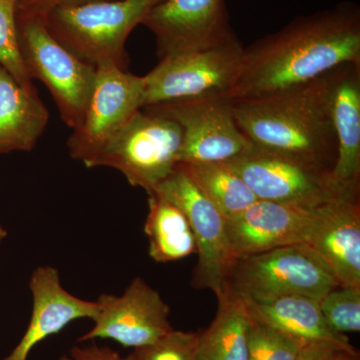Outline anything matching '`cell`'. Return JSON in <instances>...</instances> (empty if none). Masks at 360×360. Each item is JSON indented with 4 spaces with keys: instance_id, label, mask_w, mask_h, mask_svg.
<instances>
[{
    "instance_id": "obj_3",
    "label": "cell",
    "mask_w": 360,
    "mask_h": 360,
    "mask_svg": "<svg viewBox=\"0 0 360 360\" xmlns=\"http://www.w3.org/2000/svg\"><path fill=\"white\" fill-rule=\"evenodd\" d=\"M160 0H89L53 9L49 32L78 58L96 66L129 68L125 42Z\"/></svg>"
},
{
    "instance_id": "obj_28",
    "label": "cell",
    "mask_w": 360,
    "mask_h": 360,
    "mask_svg": "<svg viewBox=\"0 0 360 360\" xmlns=\"http://www.w3.org/2000/svg\"><path fill=\"white\" fill-rule=\"evenodd\" d=\"M89 0H18L16 14L18 16L45 18L47 14L59 6Z\"/></svg>"
},
{
    "instance_id": "obj_30",
    "label": "cell",
    "mask_w": 360,
    "mask_h": 360,
    "mask_svg": "<svg viewBox=\"0 0 360 360\" xmlns=\"http://www.w3.org/2000/svg\"><path fill=\"white\" fill-rule=\"evenodd\" d=\"M7 236V231L6 229H4V226H2L1 224H0V243H2V241L6 239Z\"/></svg>"
},
{
    "instance_id": "obj_15",
    "label": "cell",
    "mask_w": 360,
    "mask_h": 360,
    "mask_svg": "<svg viewBox=\"0 0 360 360\" xmlns=\"http://www.w3.org/2000/svg\"><path fill=\"white\" fill-rule=\"evenodd\" d=\"M305 245L328 264L340 285L360 288L359 198H338L316 206Z\"/></svg>"
},
{
    "instance_id": "obj_10",
    "label": "cell",
    "mask_w": 360,
    "mask_h": 360,
    "mask_svg": "<svg viewBox=\"0 0 360 360\" xmlns=\"http://www.w3.org/2000/svg\"><path fill=\"white\" fill-rule=\"evenodd\" d=\"M143 77L115 65L96 68V84L84 118L68 141L70 155L84 167L143 108Z\"/></svg>"
},
{
    "instance_id": "obj_12",
    "label": "cell",
    "mask_w": 360,
    "mask_h": 360,
    "mask_svg": "<svg viewBox=\"0 0 360 360\" xmlns=\"http://www.w3.org/2000/svg\"><path fill=\"white\" fill-rule=\"evenodd\" d=\"M96 302L94 328L78 341L111 340L136 349L153 345L174 329L167 302L141 277L132 279L122 295L104 293Z\"/></svg>"
},
{
    "instance_id": "obj_31",
    "label": "cell",
    "mask_w": 360,
    "mask_h": 360,
    "mask_svg": "<svg viewBox=\"0 0 360 360\" xmlns=\"http://www.w3.org/2000/svg\"><path fill=\"white\" fill-rule=\"evenodd\" d=\"M15 1H18V0H15Z\"/></svg>"
},
{
    "instance_id": "obj_22",
    "label": "cell",
    "mask_w": 360,
    "mask_h": 360,
    "mask_svg": "<svg viewBox=\"0 0 360 360\" xmlns=\"http://www.w3.org/2000/svg\"><path fill=\"white\" fill-rule=\"evenodd\" d=\"M207 200L231 219L258 200L238 174L224 163H179Z\"/></svg>"
},
{
    "instance_id": "obj_23",
    "label": "cell",
    "mask_w": 360,
    "mask_h": 360,
    "mask_svg": "<svg viewBox=\"0 0 360 360\" xmlns=\"http://www.w3.org/2000/svg\"><path fill=\"white\" fill-rule=\"evenodd\" d=\"M321 314L336 333L360 330V288L342 286L328 291L319 300Z\"/></svg>"
},
{
    "instance_id": "obj_24",
    "label": "cell",
    "mask_w": 360,
    "mask_h": 360,
    "mask_svg": "<svg viewBox=\"0 0 360 360\" xmlns=\"http://www.w3.org/2000/svg\"><path fill=\"white\" fill-rule=\"evenodd\" d=\"M303 345L300 340L251 319L248 331L250 360H298Z\"/></svg>"
},
{
    "instance_id": "obj_13",
    "label": "cell",
    "mask_w": 360,
    "mask_h": 360,
    "mask_svg": "<svg viewBox=\"0 0 360 360\" xmlns=\"http://www.w3.org/2000/svg\"><path fill=\"white\" fill-rule=\"evenodd\" d=\"M142 25L155 34L160 59L210 49L236 37L224 0H160Z\"/></svg>"
},
{
    "instance_id": "obj_26",
    "label": "cell",
    "mask_w": 360,
    "mask_h": 360,
    "mask_svg": "<svg viewBox=\"0 0 360 360\" xmlns=\"http://www.w3.org/2000/svg\"><path fill=\"white\" fill-rule=\"evenodd\" d=\"M198 333L174 330L148 347L136 348L134 360H198Z\"/></svg>"
},
{
    "instance_id": "obj_21",
    "label": "cell",
    "mask_w": 360,
    "mask_h": 360,
    "mask_svg": "<svg viewBox=\"0 0 360 360\" xmlns=\"http://www.w3.org/2000/svg\"><path fill=\"white\" fill-rule=\"evenodd\" d=\"M148 195L144 232L148 255L158 264H168L196 253V243L188 219L176 205L155 193Z\"/></svg>"
},
{
    "instance_id": "obj_29",
    "label": "cell",
    "mask_w": 360,
    "mask_h": 360,
    "mask_svg": "<svg viewBox=\"0 0 360 360\" xmlns=\"http://www.w3.org/2000/svg\"><path fill=\"white\" fill-rule=\"evenodd\" d=\"M58 360H134L132 357H122L115 350L110 347H98L97 345L89 347H73L68 354L63 355Z\"/></svg>"
},
{
    "instance_id": "obj_16",
    "label": "cell",
    "mask_w": 360,
    "mask_h": 360,
    "mask_svg": "<svg viewBox=\"0 0 360 360\" xmlns=\"http://www.w3.org/2000/svg\"><path fill=\"white\" fill-rule=\"evenodd\" d=\"M336 160L330 179L342 198H359L360 182V65L345 63L329 72Z\"/></svg>"
},
{
    "instance_id": "obj_19",
    "label": "cell",
    "mask_w": 360,
    "mask_h": 360,
    "mask_svg": "<svg viewBox=\"0 0 360 360\" xmlns=\"http://www.w3.org/2000/svg\"><path fill=\"white\" fill-rule=\"evenodd\" d=\"M49 122V111L32 84L0 65V155L32 151Z\"/></svg>"
},
{
    "instance_id": "obj_1",
    "label": "cell",
    "mask_w": 360,
    "mask_h": 360,
    "mask_svg": "<svg viewBox=\"0 0 360 360\" xmlns=\"http://www.w3.org/2000/svg\"><path fill=\"white\" fill-rule=\"evenodd\" d=\"M345 63L360 65V13L349 4L297 18L246 47L229 98H259L295 89Z\"/></svg>"
},
{
    "instance_id": "obj_25",
    "label": "cell",
    "mask_w": 360,
    "mask_h": 360,
    "mask_svg": "<svg viewBox=\"0 0 360 360\" xmlns=\"http://www.w3.org/2000/svg\"><path fill=\"white\" fill-rule=\"evenodd\" d=\"M0 65L20 84H32L21 58L15 0H0Z\"/></svg>"
},
{
    "instance_id": "obj_6",
    "label": "cell",
    "mask_w": 360,
    "mask_h": 360,
    "mask_svg": "<svg viewBox=\"0 0 360 360\" xmlns=\"http://www.w3.org/2000/svg\"><path fill=\"white\" fill-rule=\"evenodd\" d=\"M245 47L234 37L202 51L172 54L144 79V106L229 97L238 82Z\"/></svg>"
},
{
    "instance_id": "obj_14",
    "label": "cell",
    "mask_w": 360,
    "mask_h": 360,
    "mask_svg": "<svg viewBox=\"0 0 360 360\" xmlns=\"http://www.w3.org/2000/svg\"><path fill=\"white\" fill-rule=\"evenodd\" d=\"M314 208L255 201L243 212L225 219L232 255L236 260L283 246L305 245Z\"/></svg>"
},
{
    "instance_id": "obj_2",
    "label": "cell",
    "mask_w": 360,
    "mask_h": 360,
    "mask_svg": "<svg viewBox=\"0 0 360 360\" xmlns=\"http://www.w3.org/2000/svg\"><path fill=\"white\" fill-rule=\"evenodd\" d=\"M329 72L271 96L232 99L238 129L253 146L300 156L333 169L338 143Z\"/></svg>"
},
{
    "instance_id": "obj_5",
    "label": "cell",
    "mask_w": 360,
    "mask_h": 360,
    "mask_svg": "<svg viewBox=\"0 0 360 360\" xmlns=\"http://www.w3.org/2000/svg\"><path fill=\"white\" fill-rule=\"evenodd\" d=\"M18 30L28 75L51 92L63 122L71 129H77L96 84V66L78 58L54 39L44 18L18 15Z\"/></svg>"
},
{
    "instance_id": "obj_18",
    "label": "cell",
    "mask_w": 360,
    "mask_h": 360,
    "mask_svg": "<svg viewBox=\"0 0 360 360\" xmlns=\"http://www.w3.org/2000/svg\"><path fill=\"white\" fill-rule=\"evenodd\" d=\"M243 298L253 321L304 345L326 342L347 349H355L347 335L336 333L328 326L319 307L321 300L303 295L279 296L269 300Z\"/></svg>"
},
{
    "instance_id": "obj_9",
    "label": "cell",
    "mask_w": 360,
    "mask_h": 360,
    "mask_svg": "<svg viewBox=\"0 0 360 360\" xmlns=\"http://www.w3.org/2000/svg\"><path fill=\"white\" fill-rule=\"evenodd\" d=\"M153 193L181 210L193 229L198 260L191 285L214 293L222 290L236 262L227 240L224 215L179 165Z\"/></svg>"
},
{
    "instance_id": "obj_20",
    "label": "cell",
    "mask_w": 360,
    "mask_h": 360,
    "mask_svg": "<svg viewBox=\"0 0 360 360\" xmlns=\"http://www.w3.org/2000/svg\"><path fill=\"white\" fill-rule=\"evenodd\" d=\"M215 295L217 314L210 326L198 333V360H250L251 319L245 300L227 283Z\"/></svg>"
},
{
    "instance_id": "obj_8",
    "label": "cell",
    "mask_w": 360,
    "mask_h": 360,
    "mask_svg": "<svg viewBox=\"0 0 360 360\" xmlns=\"http://www.w3.org/2000/svg\"><path fill=\"white\" fill-rule=\"evenodd\" d=\"M224 165L243 179L258 200L316 207L342 198L333 186L330 169L300 156L252 146Z\"/></svg>"
},
{
    "instance_id": "obj_11",
    "label": "cell",
    "mask_w": 360,
    "mask_h": 360,
    "mask_svg": "<svg viewBox=\"0 0 360 360\" xmlns=\"http://www.w3.org/2000/svg\"><path fill=\"white\" fill-rule=\"evenodd\" d=\"M172 118L184 134L179 163H225L253 146L236 124L229 97L144 106Z\"/></svg>"
},
{
    "instance_id": "obj_7",
    "label": "cell",
    "mask_w": 360,
    "mask_h": 360,
    "mask_svg": "<svg viewBox=\"0 0 360 360\" xmlns=\"http://www.w3.org/2000/svg\"><path fill=\"white\" fill-rule=\"evenodd\" d=\"M227 283L250 300L285 295L321 300L340 285L328 264L304 243L236 258Z\"/></svg>"
},
{
    "instance_id": "obj_27",
    "label": "cell",
    "mask_w": 360,
    "mask_h": 360,
    "mask_svg": "<svg viewBox=\"0 0 360 360\" xmlns=\"http://www.w3.org/2000/svg\"><path fill=\"white\" fill-rule=\"evenodd\" d=\"M298 360H359V354L356 349H347L333 343L310 342L303 345Z\"/></svg>"
},
{
    "instance_id": "obj_17",
    "label": "cell",
    "mask_w": 360,
    "mask_h": 360,
    "mask_svg": "<svg viewBox=\"0 0 360 360\" xmlns=\"http://www.w3.org/2000/svg\"><path fill=\"white\" fill-rule=\"evenodd\" d=\"M32 311L18 345L4 360H27L33 348L49 336L58 335L71 322L96 319V300H82L65 290L58 269L40 265L30 281Z\"/></svg>"
},
{
    "instance_id": "obj_4",
    "label": "cell",
    "mask_w": 360,
    "mask_h": 360,
    "mask_svg": "<svg viewBox=\"0 0 360 360\" xmlns=\"http://www.w3.org/2000/svg\"><path fill=\"white\" fill-rule=\"evenodd\" d=\"M182 141L179 123L142 108L106 143L89 168H113L130 186L150 194L179 165Z\"/></svg>"
}]
</instances>
